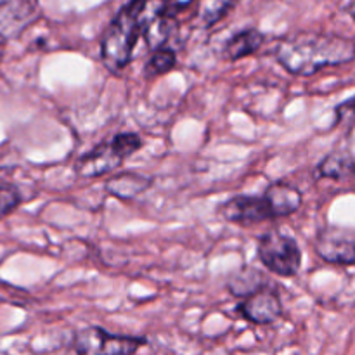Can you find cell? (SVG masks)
Wrapping results in <instances>:
<instances>
[{"mask_svg": "<svg viewBox=\"0 0 355 355\" xmlns=\"http://www.w3.org/2000/svg\"><path fill=\"white\" fill-rule=\"evenodd\" d=\"M276 59L291 75L311 76L329 66L354 61L355 44L340 35L302 31L277 44Z\"/></svg>", "mask_w": 355, "mask_h": 355, "instance_id": "1", "label": "cell"}, {"mask_svg": "<svg viewBox=\"0 0 355 355\" xmlns=\"http://www.w3.org/2000/svg\"><path fill=\"white\" fill-rule=\"evenodd\" d=\"M146 0H130L106 28L101 44V58L111 73L118 75L128 66L134 45L141 33V12Z\"/></svg>", "mask_w": 355, "mask_h": 355, "instance_id": "2", "label": "cell"}, {"mask_svg": "<svg viewBox=\"0 0 355 355\" xmlns=\"http://www.w3.org/2000/svg\"><path fill=\"white\" fill-rule=\"evenodd\" d=\"M142 139L134 132L116 134L110 141L103 142L87 155L80 156L75 163V170L80 177L94 179V177L106 175L120 168L121 163L141 149Z\"/></svg>", "mask_w": 355, "mask_h": 355, "instance_id": "3", "label": "cell"}, {"mask_svg": "<svg viewBox=\"0 0 355 355\" xmlns=\"http://www.w3.org/2000/svg\"><path fill=\"white\" fill-rule=\"evenodd\" d=\"M257 255L267 270L281 277H293L302 267V252L298 243L277 229L260 236Z\"/></svg>", "mask_w": 355, "mask_h": 355, "instance_id": "4", "label": "cell"}, {"mask_svg": "<svg viewBox=\"0 0 355 355\" xmlns=\"http://www.w3.org/2000/svg\"><path fill=\"white\" fill-rule=\"evenodd\" d=\"M146 345V338L137 336L113 335L99 326H89L85 329L76 331L73 338V347L78 354L97 355V354H116L127 355L137 352L141 347Z\"/></svg>", "mask_w": 355, "mask_h": 355, "instance_id": "5", "label": "cell"}, {"mask_svg": "<svg viewBox=\"0 0 355 355\" xmlns=\"http://www.w3.org/2000/svg\"><path fill=\"white\" fill-rule=\"evenodd\" d=\"M315 253L324 262L335 266H355V231L326 227L314 243Z\"/></svg>", "mask_w": 355, "mask_h": 355, "instance_id": "6", "label": "cell"}, {"mask_svg": "<svg viewBox=\"0 0 355 355\" xmlns=\"http://www.w3.org/2000/svg\"><path fill=\"white\" fill-rule=\"evenodd\" d=\"M40 16L33 0H0V38L14 40Z\"/></svg>", "mask_w": 355, "mask_h": 355, "instance_id": "7", "label": "cell"}, {"mask_svg": "<svg viewBox=\"0 0 355 355\" xmlns=\"http://www.w3.org/2000/svg\"><path fill=\"white\" fill-rule=\"evenodd\" d=\"M241 300L238 311L252 324H274L283 315V304H281L279 293L274 288L263 286Z\"/></svg>", "mask_w": 355, "mask_h": 355, "instance_id": "8", "label": "cell"}, {"mask_svg": "<svg viewBox=\"0 0 355 355\" xmlns=\"http://www.w3.org/2000/svg\"><path fill=\"white\" fill-rule=\"evenodd\" d=\"M218 214L222 215L224 220L239 225L260 224V222L272 218L263 196H250V194H239V196L229 198L218 208Z\"/></svg>", "mask_w": 355, "mask_h": 355, "instance_id": "9", "label": "cell"}, {"mask_svg": "<svg viewBox=\"0 0 355 355\" xmlns=\"http://www.w3.org/2000/svg\"><path fill=\"white\" fill-rule=\"evenodd\" d=\"M262 196L272 218L288 217V215L295 214L304 201V196L298 191V187H295L290 182H284V180L270 184Z\"/></svg>", "mask_w": 355, "mask_h": 355, "instance_id": "10", "label": "cell"}, {"mask_svg": "<svg viewBox=\"0 0 355 355\" xmlns=\"http://www.w3.org/2000/svg\"><path fill=\"white\" fill-rule=\"evenodd\" d=\"M153 186V179L142 173L134 172H123L120 175H113L107 179L106 191L111 196L118 198V200L130 201L137 198L139 194L146 193L149 187Z\"/></svg>", "mask_w": 355, "mask_h": 355, "instance_id": "11", "label": "cell"}, {"mask_svg": "<svg viewBox=\"0 0 355 355\" xmlns=\"http://www.w3.org/2000/svg\"><path fill=\"white\" fill-rule=\"evenodd\" d=\"M266 42V35L257 28H246L232 35L222 49V55L227 61H238L259 51Z\"/></svg>", "mask_w": 355, "mask_h": 355, "instance_id": "12", "label": "cell"}, {"mask_svg": "<svg viewBox=\"0 0 355 355\" xmlns=\"http://www.w3.org/2000/svg\"><path fill=\"white\" fill-rule=\"evenodd\" d=\"M193 6V26L198 30H208L227 16L234 0H194Z\"/></svg>", "mask_w": 355, "mask_h": 355, "instance_id": "13", "label": "cell"}, {"mask_svg": "<svg viewBox=\"0 0 355 355\" xmlns=\"http://www.w3.org/2000/svg\"><path fill=\"white\" fill-rule=\"evenodd\" d=\"M318 175L333 180L349 179V177L355 175L354 156L345 149H335L319 163Z\"/></svg>", "mask_w": 355, "mask_h": 355, "instance_id": "14", "label": "cell"}, {"mask_svg": "<svg viewBox=\"0 0 355 355\" xmlns=\"http://www.w3.org/2000/svg\"><path fill=\"white\" fill-rule=\"evenodd\" d=\"M263 286H266V276L252 266L243 267L227 283L229 293L236 298L250 297V295H253Z\"/></svg>", "mask_w": 355, "mask_h": 355, "instance_id": "15", "label": "cell"}, {"mask_svg": "<svg viewBox=\"0 0 355 355\" xmlns=\"http://www.w3.org/2000/svg\"><path fill=\"white\" fill-rule=\"evenodd\" d=\"M177 62V54L175 51L168 47H162L153 51V55L149 58V61L144 66V75L148 78H156V76H162L165 73L172 71L175 68Z\"/></svg>", "mask_w": 355, "mask_h": 355, "instance_id": "16", "label": "cell"}, {"mask_svg": "<svg viewBox=\"0 0 355 355\" xmlns=\"http://www.w3.org/2000/svg\"><path fill=\"white\" fill-rule=\"evenodd\" d=\"M21 203V193L10 184H0V218L16 210Z\"/></svg>", "mask_w": 355, "mask_h": 355, "instance_id": "17", "label": "cell"}, {"mask_svg": "<svg viewBox=\"0 0 355 355\" xmlns=\"http://www.w3.org/2000/svg\"><path fill=\"white\" fill-rule=\"evenodd\" d=\"M335 125H347V127L355 125V96L336 106Z\"/></svg>", "mask_w": 355, "mask_h": 355, "instance_id": "18", "label": "cell"}, {"mask_svg": "<svg viewBox=\"0 0 355 355\" xmlns=\"http://www.w3.org/2000/svg\"><path fill=\"white\" fill-rule=\"evenodd\" d=\"M194 0H165L163 2V9H165L166 14H170V16H175L177 12H180V10H186L187 7L193 6Z\"/></svg>", "mask_w": 355, "mask_h": 355, "instance_id": "19", "label": "cell"}, {"mask_svg": "<svg viewBox=\"0 0 355 355\" xmlns=\"http://www.w3.org/2000/svg\"><path fill=\"white\" fill-rule=\"evenodd\" d=\"M349 12H350V16H352L354 19H355V0L352 2V6L349 7Z\"/></svg>", "mask_w": 355, "mask_h": 355, "instance_id": "20", "label": "cell"}]
</instances>
